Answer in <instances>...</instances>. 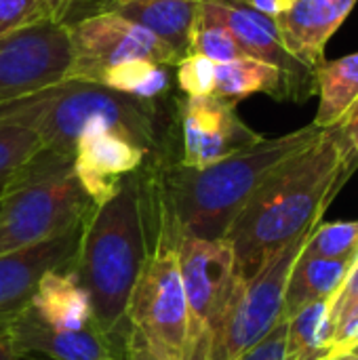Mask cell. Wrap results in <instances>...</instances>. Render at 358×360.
I'll use <instances>...</instances> for the list:
<instances>
[{
    "mask_svg": "<svg viewBox=\"0 0 358 360\" xmlns=\"http://www.w3.org/2000/svg\"><path fill=\"white\" fill-rule=\"evenodd\" d=\"M122 360H158L150 348L143 344V340L127 325L122 335Z\"/></svg>",
    "mask_w": 358,
    "mask_h": 360,
    "instance_id": "cell-33",
    "label": "cell"
},
{
    "mask_svg": "<svg viewBox=\"0 0 358 360\" xmlns=\"http://www.w3.org/2000/svg\"><path fill=\"white\" fill-rule=\"evenodd\" d=\"M344 354H348V356H354V359H358V344H354L352 348H348Z\"/></svg>",
    "mask_w": 358,
    "mask_h": 360,
    "instance_id": "cell-37",
    "label": "cell"
},
{
    "mask_svg": "<svg viewBox=\"0 0 358 360\" xmlns=\"http://www.w3.org/2000/svg\"><path fill=\"white\" fill-rule=\"evenodd\" d=\"M171 68L154 61H131L103 72L97 84L141 99H165L171 95Z\"/></svg>",
    "mask_w": 358,
    "mask_h": 360,
    "instance_id": "cell-23",
    "label": "cell"
},
{
    "mask_svg": "<svg viewBox=\"0 0 358 360\" xmlns=\"http://www.w3.org/2000/svg\"><path fill=\"white\" fill-rule=\"evenodd\" d=\"M304 257L319 259H357L358 221H319L302 249Z\"/></svg>",
    "mask_w": 358,
    "mask_h": 360,
    "instance_id": "cell-25",
    "label": "cell"
},
{
    "mask_svg": "<svg viewBox=\"0 0 358 360\" xmlns=\"http://www.w3.org/2000/svg\"><path fill=\"white\" fill-rule=\"evenodd\" d=\"M40 21H49L42 0H0V38Z\"/></svg>",
    "mask_w": 358,
    "mask_h": 360,
    "instance_id": "cell-28",
    "label": "cell"
},
{
    "mask_svg": "<svg viewBox=\"0 0 358 360\" xmlns=\"http://www.w3.org/2000/svg\"><path fill=\"white\" fill-rule=\"evenodd\" d=\"M338 127H342L346 133H354V131H358V99L354 101V105L348 110V114L344 116V120H342Z\"/></svg>",
    "mask_w": 358,
    "mask_h": 360,
    "instance_id": "cell-36",
    "label": "cell"
},
{
    "mask_svg": "<svg viewBox=\"0 0 358 360\" xmlns=\"http://www.w3.org/2000/svg\"><path fill=\"white\" fill-rule=\"evenodd\" d=\"M80 234L82 226L0 255V331L30 306L44 274L74 264Z\"/></svg>",
    "mask_w": 358,
    "mask_h": 360,
    "instance_id": "cell-13",
    "label": "cell"
},
{
    "mask_svg": "<svg viewBox=\"0 0 358 360\" xmlns=\"http://www.w3.org/2000/svg\"><path fill=\"white\" fill-rule=\"evenodd\" d=\"M68 30L72 59L63 80L97 82L103 72L131 61H154L169 68L179 61L162 40L112 13L82 15L68 23Z\"/></svg>",
    "mask_w": 358,
    "mask_h": 360,
    "instance_id": "cell-9",
    "label": "cell"
},
{
    "mask_svg": "<svg viewBox=\"0 0 358 360\" xmlns=\"http://www.w3.org/2000/svg\"><path fill=\"white\" fill-rule=\"evenodd\" d=\"M314 228L317 226L279 249L251 278H236L213 344L211 360H236L285 321L283 308L287 281Z\"/></svg>",
    "mask_w": 358,
    "mask_h": 360,
    "instance_id": "cell-7",
    "label": "cell"
},
{
    "mask_svg": "<svg viewBox=\"0 0 358 360\" xmlns=\"http://www.w3.org/2000/svg\"><path fill=\"white\" fill-rule=\"evenodd\" d=\"M253 8H257L260 13L268 15V17H279L283 11H287L295 0H249Z\"/></svg>",
    "mask_w": 358,
    "mask_h": 360,
    "instance_id": "cell-34",
    "label": "cell"
},
{
    "mask_svg": "<svg viewBox=\"0 0 358 360\" xmlns=\"http://www.w3.org/2000/svg\"><path fill=\"white\" fill-rule=\"evenodd\" d=\"M357 0H295L274 17L281 40L291 57L314 70L325 61V46Z\"/></svg>",
    "mask_w": 358,
    "mask_h": 360,
    "instance_id": "cell-16",
    "label": "cell"
},
{
    "mask_svg": "<svg viewBox=\"0 0 358 360\" xmlns=\"http://www.w3.org/2000/svg\"><path fill=\"white\" fill-rule=\"evenodd\" d=\"M148 257L127 306V325L158 360H184L186 293L177 259V234L146 198Z\"/></svg>",
    "mask_w": 358,
    "mask_h": 360,
    "instance_id": "cell-6",
    "label": "cell"
},
{
    "mask_svg": "<svg viewBox=\"0 0 358 360\" xmlns=\"http://www.w3.org/2000/svg\"><path fill=\"white\" fill-rule=\"evenodd\" d=\"M358 169V152L342 127L325 129L306 152L279 167L232 221L238 278H251L293 238L321 221L338 192Z\"/></svg>",
    "mask_w": 358,
    "mask_h": 360,
    "instance_id": "cell-1",
    "label": "cell"
},
{
    "mask_svg": "<svg viewBox=\"0 0 358 360\" xmlns=\"http://www.w3.org/2000/svg\"><path fill=\"white\" fill-rule=\"evenodd\" d=\"M200 0H101L97 13L118 15L158 40L179 59L190 53V36Z\"/></svg>",
    "mask_w": 358,
    "mask_h": 360,
    "instance_id": "cell-17",
    "label": "cell"
},
{
    "mask_svg": "<svg viewBox=\"0 0 358 360\" xmlns=\"http://www.w3.org/2000/svg\"><path fill=\"white\" fill-rule=\"evenodd\" d=\"M177 160L192 169L219 162L241 150L251 148L264 137L243 122L236 103L207 97L177 99Z\"/></svg>",
    "mask_w": 358,
    "mask_h": 360,
    "instance_id": "cell-11",
    "label": "cell"
},
{
    "mask_svg": "<svg viewBox=\"0 0 358 360\" xmlns=\"http://www.w3.org/2000/svg\"><path fill=\"white\" fill-rule=\"evenodd\" d=\"M141 169L127 175L82 224L72 270L91 300L99 329L120 340L127 306L148 257Z\"/></svg>",
    "mask_w": 358,
    "mask_h": 360,
    "instance_id": "cell-4",
    "label": "cell"
},
{
    "mask_svg": "<svg viewBox=\"0 0 358 360\" xmlns=\"http://www.w3.org/2000/svg\"><path fill=\"white\" fill-rule=\"evenodd\" d=\"M348 137H350L352 146L357 148V152H358V131H354V133H348Z\"/></svg>",
    "mask_w": 358,
    "mask_h": 360,
    "instance_id": "cell-38",
    "label": "cell"
},
{
    "mask_svg": "<svg viewBox=\"0 0 358 360\" xmlns=\"http://www.w3.org/2000/svg\"><path fill=\"white\" fill-rule=\"evenodd\" d=\"M6 333L23 359L38 354L49 360H122V338H110L99 327L82 331L53 329L27 308L6 325Z\"/></svg>",
    "mask_w": 358,
    "mask_h": 360,
    "instance_id": "cell-14",
    "label": "cell"
},
{
    "mask_svg": "<svg viewBox=\"0 0 358 360\" xmlns=\"http://www.w3.org/2000/svg\"><path fill=\"white\" fill-rule=\"evenodd\" d=\"M0 120L32 129L44 150L74 156L80 137L114 131L150 154L177 158V99H141L87 80H61L34 95L0 103Z\"/></svg>",
    "mask_w": 358,
    "mask_h": 360,
    "instance_id": "cell-3",
    "label": "cell"
},
{
    "mask_svg": "<svg viewBox=\"0 0 358 360\" xmlns=\"http://www.w3.org/2000/svg\"><path fill=\"white\" fill-rule=\"evenodd\" d=\"M354 344H358V310L354 314H350L331 335V356L329 359L344 354Z\"/></svg>",
    "mask_w": 358,
    "mask_h": 360,
    "instance_id": "cell-32",
    "label": "cell"
},
{
    "mask_svg": "<svg viewBox=\"0 0 358 360\" xmlns=\"http://www.w3.org/2000/svg\"><path fill=\"white\" fill-rule=\"evenodd\" d=\"M357 259H319V257H300L295 259L287 291H285V321L317 302H329L342 283L346 281L352 264Z\"/></svg>",
    "mask_w": 358,
    "mask_h": 360,
    "instance_id": "cell-19",
    "label": "cell"
},
{
    "mask_svg": "<svg viewBox=\"0 0 358 360\" xmlns=\"http://www.w3.org/2000/svg\"><path fill=\"white\" fill-rule=\"evenodd\" d=\"M215 68L217 63L205 55L188 53L175 65L177 86L186 97H207L215 91Z\"/></svg>",
    "mask_w": 358,
    "mask_h": 360,
    "instance_id": "cell-27",
    "label": "cell"
},
{
    "mask_svg": "<svg viewBox=\"0 0 358 360\" xmlns=\"http://www.w3.org/2000/svg\"><path fill=\"white\" fill-rule=\"evenodd\" d=\"M323 133L325 129L312 122L281 137H264L203 169L186 167L177 158L148 160L141 167L143 186L175 234L224 240L260 186L287 160L314 146Z\"/></svg>",
    "mask_w": 358,
    "mask_h": 360,
    "instance_id": "cell-2",
    "label": "cell"
},
{
    "mask_svg": "<svg viewBox=\"0 0 358 360\" xmlns=\"http://www.w3.org/2000/svg\"><path fill=\"white\" fill-rule=\"evenodd\" d=\"M177 259L186 293L184 360H211L213 344L236 285V262L226 240L177 234Z\"/></svg>",
    "mask_w": 358,
    "mask_h": 360,
    "instance_id": "cell-8",
    "label": "cell"
},
{
    "mask_svg": "<svg viewBox=\"0 0 358 360\" xmlns=\"http://www.w3.org/2000/svg\"><path fill=\"white\" fill-rule=\"evenodd\" d=\"M27 310L40 323L53 329L82 331L99 327L91 308V300L78 283L72 266L44 274Z\"/></svg>",
    "mask_w": 358,
    "mask_h": 360,
    "instance_id": "cell-18",
    "label": "cell"
},
{
    "mask_svg": "<svg viewBox=\"0 0 358 360\" xmlns=\"http://www.w3.org/2000/svg\"><path fill=\"white\" fill-rule=\"evenodd\" d=\"M42 143L38 135L25 124L0 120V196L17 175V171L40 152Z\"/></svg>",
    "mask_w": 358,
    "mask_h": 360,
    "instance_id": "cell-26",
    "label": "cell"
},
{
    "mask_svg": "<svg viewBox=\"0 0 358 360\" xmlns=\"http://www.w3.org/2000/svg\"><path fill=\"white\" fill-rule=\"evenodd\" d=\"M190 53L205 55L215 63H226L238 57H245L241 46L228 27L211 13L205 0L198 4V13L194 19L192 36H190Z\"/></svg>",
    "mask_w": 358,
    "mask_h": 360,
    "instance_id": "cell-24",
    "label": "cell"
},
{
    "mask_svg": "<svg viewBox=\"0 0 358 360\" xmlns=\"http://www.w3.org/2000/svg\"><path fill=\"white\" fill-rule=\"evenodd\" d=\"M358 310V257L352 264L346 281L338 289V293L327 302V319H329V333L333 335L335 329ZM331 346V338H329Z\"/></svg>",
    "mask_w": 358,
    "mask_h": 360,
    "instance_id": "cell-29",
    "label": "cell"
},
{
    "mask_svg": "<svg viewBox=\"0 0 358 360\" xmlns=\"http://www.w3.org/2000/svg\"><path fill=\"white\" fill-rule=\"evenodd\" d=\"M285 340H287V321L279 323L272 333H268L257 346H253L236 360H285Z\"/></svg>",
    "mask_w": 358,
    "mask_h": 360,
    "instance_id": "cell-30",
    "label": "cell"
},
{
    "mask_svg": "<svg viewBox=\"0 0 358 360\" xmlns=\"http://www.w3.org/2000/svg\"><path fill=\"white\" fill-rule=\"evenodd\" d=\"M329 360H358L354 359V356H348V354H340V356H333V359Z\"/></svg>",
    "mask_w": 358,
    "mask_h": 360,
    "instance_id": "cell-39",
    "label": "cell"
},
{
    "mask_svg": "<svg viewBox=\"0 0 358 360\" xmlns=\"http://www.w3.org/2000/svg\"><path fill=\"white\" fill-rule=\"evenodd\" d=\"M91 0H42L44 15L53 23H72L76 13H82Z\"/></svg>",
    "mask_w": 358,
    "mask_h": 360,
    "instance_id": "cell-31",
    "label": "cell"
},
{
    "mask_svg": "<svg viewBox=\"0 0 358 360\" xmlns=\"http://www.w3.org/2000/svg\"><path fill=\"white\" fill-rule=\"evenodd\" d=\"M93 207L72 156L40 148L0 196V255L82 226Z\"/></svg>",
    "mask_w": 358,
    "mask_h": 360,
    "instance_id": "cell-5",
    "label": "cell"
},
{
    "mask_svg": "<svg viewBox=\"0 0 358 360\" xmlns=\"http://www.w3.org/2000/svg\"><path fill=\"white\" fill-rule=\"evenodd\" d=\"M321 93L314 124L321 129L338 127L358 99V53L321 61L314 68Z\"/></svg>",
    "mask_w": 358,
    "mask_h": 360,
    "instance_id": "cell-21",
    "label": "cell"
},
{
    "mask_svg": "<svg viewBox=\"0 0 358 360\" xmlns=\"http://www.w3.org/2000/svg\"><path fill=\"white\" fill-rule=\"evenodd\" d=\"M72 160L78 181L97 205L114 194L127 175L139 171L152 158L137 143L114 131H93L78 139Z\"/></svg>",
    "mask_w": 358,
    "mask_h": 360,
    "instance_id": "cell-15",
    "label": "cell"
},
{
    "mask_svg": "<svg viewBox=\"0 0 358 360\" xmlns=\"http://www.w3.org/2000/svg\"><path fill=\"white\" fill-rule=\"evenodd\" d=\"M327 302H317L287 319L285 360H327L329 346Z\"/></svg>",
    "mask_w": 358,
    "mask_h": 360,
    "instance_id": "cell-22",
    "label": "cell"
},
{
    "mask_svg": "<svg viewBox=\"0 0 358 360\" xmlns=\"http://www.w3.org/2000/svg\"><path fill=\"white\" fill-rule=\"evenodd\" d=\"M72 46L68 23L40 21L0 38V103L53 86L65 78Z\"/></svg>",
    "mask_w": 358,
    "mask_h": 360,
    "instance_id": "cell-10",
    "label": "cell"
},
{
    "mask_svg": "<svg viewBox=\"0 0 358 360\" xmlns=\"http://www.w3.org/2000/svg\"><path fill=\"white\" fill-rule=\"evenodd\" d=\"M253 93H266L279 101L291 99L285 76L270 63L251 57H238L226 63H217L213 91L215 97L236 103Z\"/></svg>",
    "mask_w": 358,
    "mask_h": 360,
    "instance_id": "cell-20",
    "label": "cell"
},
{
    "mask_svg": "<svg viewBox=\"0 0 358 360\" xmlns=\"http://www.w3.org/2000/svg\"><path fill=\"white\" fill-rule=\"evenodd\" d=\"M327 360H329V359H327Z\"/></svg>",
    "mask_w": 358,
    "mask_h": 360,
    "instance_id": "cell-40",
    "label": "cell"
},
{
    "mask_svg": "<svg viewBox=\"0 0 358 360\" xmlns=\"http://www.w3.org/2000/svg\"><path fill=\"white\" fill-rule=\"evenodd\" d=\"M211 13L228 27L241 46L245 57L264 61L281 70L287 80L291 101H306L314 95L317 74L295 57H291L281 40L276 21L257 8L249 0H205Z\"/></svg>",
    "mask_w": 358,
    "mask_h": 360,
    "instance_id": "cell-12",
    "label": "cell"
},
{
    "mask_svg": "<svg viewBox=\"0 0 358 360\" xmlns=\"http://www.w3.org/2000/svg\"><path fill=\"white\" fill-rule=\"evenodd\" d=\"M0 360H25L17 350H15V346H13V342H11V338H8L6 329L0 331Z\"/></svg>",
    "mask_w": 358,
    "mask_h": 360,
    "instance_id": "cell-35",
    "label": "cell"
}]
</instances>
